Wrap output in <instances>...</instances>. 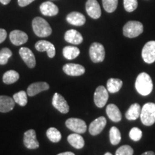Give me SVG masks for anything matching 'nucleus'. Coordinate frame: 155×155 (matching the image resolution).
I'll return each instance as SVG.
<instances>
[{
  "instance_id": "obj_1",
  "label": "nucleus",
  "mask_w": 155,
  "mask_h": 155,
  "mask_svg": "<svg viewBox=\"0 0 155 155\" xmlns=\"http://www.w3.org/2000/svg\"><path fill=\"white\" fill-rule=\"evenodd\" d=\"M137 92L142 96H147L152 91L153 83L150 75L147 73H141L138 75L135 83Z\"/></svg>"
},
{
  "instance_id": "obj_2",
  "label": "nucleus",
  "mask_w": 155,
  "mask_h": 155,
  "mask_svg": "<svg viewBox=\"0 0 155 155\" xmlns=\"http://www.w3.org/2000/svg\"><path fill=\"white\" fill-rule=\"evenodd\" d=\"M32 29L35 34L40 38H46L52 34V28L45 19L37 17L32 20Z\"/></svg>"
},
{
  "instance_id": "obj_3",
  "label": "nucleus",
  "mask_w": 155,
  "mask_h": 155,
  "mask_svg": "<svg viewBox=\"0 0 155 155\" xmlns=\"http://www.w3.org/2000/svg\"><path fill=\"white\" fill-rule=\"evenodd\" d=\"M140 118L142 124L147 127L155 123V104L147 103L141 110Z\"/></svg>"
},
{
  "instance_id": "obj_4",
  "label": "nucleus",
  "mask_w": 155,
  "mask_h": 155,
  "mask_svg": "<svg viewBox=\"0 0 155 155\" xmlns=\"http://www.w3.org/2000/svg\"><path fill=\"white\" fill-rule=\"evenodd\" d=\"M144 27L138 21H129L124 25L123 28L124 35L127 38H134L139 36L143 32Z\"/></svg>"
},
{
  "instance_id": "obj_5",
  "label": "nucleus",
  "mask_w": 155,
  "mask_h": 155,
  "mask_svg": "<svg viewBox=\"0 0 155 155\" xmlns=\"http://www.w3.org/2000/svg\"><path fill=\"white\" fill-rule=\"evenodd\" d=\"M89 55L94 63H101L105 58V49L103 45L98 42H94L89 49Z\"/></svg>"
},
{
  "instance_id": "obj_6",
  "label": "nucleus",
  "mask_w": 155,
  "mask_h": 155,
  "mask_svg": "<svg viewBox=\"0 0 155 155\" xmlns=\"http://www.w3.org/2000/svg\"><path fill=\"white\" fill-rule=\"evenodd\" d=\"M65 126L70 130L77 134H83L86 131L87 126L83 120L77 118H70L65 121Z\"/></svg>"
},
{
  "instance_id": "obj_7",
  "label": "nucleus",
  "mask_w": 155,
  "mask_h": 155,
  "mask_svg": "<svg viewBox=\"0 0 155 155\" xmlns=\"http://www.w3.org/2000/svg\"><path fill=\"white\" fill-rule=\"evenodd\" d=\"M141 55L145 63L151 64L155 62V41L152 40L145 44Z\"/></svg>"
},
{
  "instance_id": "obj_8",
  "label": "nucleus",
  "mask_w": 155,
  "mask_h": 155,
  "mask_svg": "<svg viewBox=\"0 0 155 155\" xmlns=\"http://www.w3.org/2000/svg\"><path fill=\"white\" fill-rule=\"evenodd\" d=\"M108 98L107 89L103 86L97 87L94 93V103L98 108H102L106 105Z\"/></svg>"
},
{
  "instance_id": "obj_9",
  "label": "nucleus",
  "mask_w": 155,
  "mask_h": 155,
  "mask_svg": "<svg viewBox=\"0 0 155 155\" xmlns=\"http://www.w3.org/2000/svg\"><path fill=\"white\" fill-rule=\"evenodd\" d=\"M23 142L25 146L29 150H35L40 146L38 141L37 140L36 132L34 129H30L25 131Z\"/></svg>"
},
{
  "instance_id": "obj_10",
  "label": "nucleus",
  "mask_w": 155,
  "mask_h": 155,
  "mask_svg": "<svg viewBox=\"0 0 155 155\" xmlns=\"http://www.w3.org/2000/svg\"><path fill=\"white\" fill-rule=\"evenodd\" d=\"M52 104L58 111L62 114H67L69 111V105L63 96L55 93L53 97Z\"/></svg>"
},
{
  "instance_id": "obj_11",
  "label": "nucleus",
  "mask_w": 155,
  "mask_h": 155,
  "mask_svg": "<svg viewBox=\"0 0 155 155\" xmlns=\"http://www.w3.org/2000/svg\"><path fill=\"white\" fill-rule=\"evenodd\" d=\"M19 53L23 61L26 63V65L30 68H33L35 67L36 60L32 50L29 49L28 48L23 47L19 49Z\"/></svg>"
},
{
  "instance_id": "obj_12",
  "label": "nucleus",
  "mask_w": 155,
  "mask_h": 155,
  "mask_svg": "<svg viewBox=\"0 0 155 155\" xmlns=\"http://www.w3.org/2000/svg\"><path fill=\"white\" fill-rule=\"evenodd\" d=\"M88 15L93 19H98L101 15V9L97 0H88L86 4Z\"/></svg>"
},
{
  "instance_id": "obj_13",
  "label": "nucleus",
  "mask_w": 155,
  "mask_h": 155,
  "mask_svg": "<svg viewBox=\"0 0 155 155\" xmlns=\"http://www.w3.org/2000/svg\"><path fill=\"white\" fill-rule=\"evenodd\" d=\"M35 49L39 52L46 51L48 57L53 58L55 55V48L53 43L46 40H40L35 43Z\"/></svg>"
},
{
  "instance_id": "obj_14",
  "label": "nucleus",
  "mask_w": 155,
  "mask_h": 155,
  "mask_svg": "<svg viewBox=\"0 0 155 155\" xmlns=\"http://www.w3.org/2000/svg\"><path fill=\"white\" fill-rule=\"evenodd\" d=\"M64 73L71 76H80L84 74L85 68L83 65L75 63H67L63 67Z\"/></svg>"
},
{
  "instance_id": "obj_15",
  "label": "nucleus",
  "mask_w": 155,
  "mask_h": 155,
  "mask_svg": "<svg viewBox=\"0 0 155 155\" xmlns=\"http://www.w3.org/2000/svg\"><path fill=\"white\" fill-rule=\"evenodd\" d=\"M106 125V119L104 116H100L91 123L89 126V132L93 136L99 134L104 130Z\"/></svg>"
},
{
  "instance_id": "obj_16",
  "label": "nucleus",
  "mask_w": 155,
  "mask_h": 155,
  "mask_svg": "<svg viewBox=\"0 0 155 155\" xmlns=\"http://www.w3.org/2000/svg\"><path fill=\"white\" fill-rule=\"evenodd\" d=\"M9 39L12 43L16 46L22 45L26 43L28 40V35L21 30H15L12 31L9 34Z\"/></svg>"
},
{
  "instance_id": "obj_17",
  "label": "nucleus",
  "mask_w": 155,
  "mask_h": 155,
  "mask_svg": "<svg viewBox=\"0 0 155 155\" xmlns=\"http://www.w3.org/2000/svg\"><path fill=\"white\" fill-rule=\"evenodd\" d=\"M50 86L46 82H37L32 83L28 86L27 90V94L29 96H34L40 92L45 91L49 89Z\"/></svg>"
},
{
  "instance_id": "obj_18",
  "label": "nucleus",
  "mask_w": 155,
  "mask_h": 155,
  "mask_svg": "<svg viewBox=\"0 0 155 155\" xmlns=\"http://www.w3.org/2000/svg\"><path fill=\"white\" fill-rule=\"evenodd\" d=\"M40 9L41 13L45 16H55L58 14V7L51 2H45L40 5Z\"/></svg>"
},
{
  "instance_id": "obj_19",
  "label": "nucleus",
  "mask_w": 155,
  "mask_h": 155,
  "mask_svg": "<svg viewBox=\"0 0 155 155\" xmlns=\"http://www.w3.org/2000/svg\"><path fill=\"white\" fill-rule=\"evenodd\" d=\"M65 40L73 45H79L82 43L83 38L81 34L75 30H68L64 36Z\"/></svg>"
},
{
  "instance_id": "obj_20",
  "label": "nucleus",
  "mask_w": 155,
  "mask_h": 155,
  "mask_svg": "<svg viewBox=\"0 0 155 155\" xmlns=\"http://www.w3.org/2000/svg\"><path fill=\"white\" fill-rule=\"evenodd\" d=\"M68 22L75 26H82L86 22V17L84 15L78 12H73L66 17Z\"/></svg>"
},
{
  "instance_id": "obj_21",
  "label": "nucleus",
  "mask_w": 155,
  "mask_h": 155,
  "mask_svg": "<svg viewBox=\"0 0 155 155\" xmlns=\"http://www.w3.org/2000/svg\"><path fill=\"white\" fill-rule=\"evenodd\" d=\"M15 102L13 98L7 96H0V112L7 113L15 107Z\"/></svg>"
},
{
  "instance_id": "obj_22",
  "label": "nucleus",
  "mask_w": 155,
  "mask_h": 155,
  "mask_svg": "<svg viewBox=\"0 0 155 155\" xmlns=\"http://www.w3.org/2000/svg\"><path fill=\"white\" fill-rule=\"evenodd\" d=\"M106 114L110 119L113 122H119L121 120V114L120 112L119 108L115 104H111L106 107Z\"/></svg>"
},
{
  "instance_id": "obj_23",
  "label": "nucleus",
  "mask_w": 155,
  "mask_h": 155,
  "mask_svg": "<svg viewBox=\"0 0 155 155\" xmlns=\"http://www.w3.org/2000/svg\"><path fill=\"white\" fill-rule=\"evenodd\" d=\"M68 141L71 146L77 149V150H80L82 149L85 145V141L83 139L82 136H81L78 134H70L68 137Z\"/></svg>"
},
{
  "instance_id": "obj_24",
  "label": "nucleus",
  "mask_w": 155,
  "mask_h": 155,
  "mask_svg": "<svg viewBox=\"0 0 155 155\" xmlns=\"http://www.w3.org/2000/svg\"><path fill=\"white\" fill-rule=\"evenodd\" d=\"M141 107L139 104H133L129 108L128 111L126 113V118L129 121H134L140 117L141 114Z\"/></svg>"
},
{
  "instance_id": "obj_25",
  "label": "nucleus",
  "mask_w": 155,
  "mask_h": 155,
  "mask_svg": "<svg viewBox=\"0 0 155 155\" xmlns=\"http://www.w3.org/2000/svg\"><path fill=\"white\" fill-rule=\"evenodd\" d=\"M123 82L118 78H110L107 82V91L111 94L119 92L122 87Z\"/></svg>"
},
{
  "instance_id": "obj_26",
  "label": "nucleus",
  "mask_w": 155,
  "mask_h": 155,
  "mask_svg": "<svg viewBox=\"0 0 155 155\" xmlns=\"http://www.w3.org/2000/svg\"><path fill=\"white\" fill-rule=\"evenodd\" d=\"M80 54V50L75 46H66L63 48V55L68 60H73L76 58Z\"/></svg>"
},
{
  "instance_id": "obj_27",
  "label": "nucleus",
  "mask_w": 155,
  "mask_h": 155,
  "mask_svg": "<svg viewBox=\"0 0 155 155\" xmlns=\"http://www.w3.org/2000/svg\"><path fill=\"white\" fill-rule=\"evenodd\" d=\"M19 75L17 71L10 70V71H7L3 75V82L5 84H12L17 82L19 80Z\"/></svg>"
},
{
  "instance_id": "obj_28",
  "label": "nucleus",
  "mask_w": 155,
  "mask_h": 155,
  "mask_svg": "<svg viewBox=\"0 0 155 155\" xmlns=\"http://www.w3.org/2000/svg\"><path fill=\"white\" fill-rule=\"evenodd\" d=\"M110 142L112 145H117L121 140V132L117 127H113L109 131Z\"/></svg>"
},
{
  "instance_id": "obj_29",
  "label": "nucleus",
  "mask_w": 155,
  "mask_h": 155,
  "mask_svg": "<svg viewBox=\"0 0 155 155\" xmlns=\"http://www.w3.org/2000/svg\"><path fill=\"white\" fill-rule=\"evenodd\" d=\"M46 135H47L48 139L54 143H57L60 141L62 138L61 132L55 127L49 128L46 132Z\"/></svg>"
},
{
  "instance_id": "obj_30",
  "label": "nucleus",
  "mask_w": 155,
  "mask_h": 155,
  "mask_svg": "<svg viewBox=\"0 0 155 155\" xmlns=\"http://www.w3.org/2000/svg\"><path fill=\"white\" fill-rule=\"evenodd\" d=\"M13 99L19 106H25L28 104V94L24 91H21L14 94Z\"/></svg>"
},
{
  "instance_id": "obj_31",
  "label": "nucleus",
  "mask_w": 155,
  "mask_h": 155,
  "mask_svg": "<svg viewBox=\"0 0 155 155\" xmlns=\"http://www.w3.org/2000/svg\"><path fill=\"white\" fill-rule=\"evenodd\" d=\"M103 6L105 10L108 13H111L117 8L118 0H102Z\"/></svg>"
},
{
  "instance_id": "obj_32",
  "label": "nucleus",
  "mask_w": 155,
  "mask_h": 155,
  "mask_svg": "<svg viewBox=\"0 0 155 155\" xmlns=\"http://www.w3.org/2000/svg\"><path fill=\"white\" fill-rule=\"evenodd\" d=\"M12 55V53L9 48H5L0 50V65H6Z\"/></svg>"
},
{
  "instance_id": "obj_33",
  "label": "nucleus",
  "mask_w": 155,
  "mask_h": 155,
  "mask_svg": "<svg viewBox=\"0 0 155 155\" xmlns=\"http://www.w3.org/2000/svg\"><path fill=\"white\" fill-rule=\"evenodd\" d=\"M138 2L137 0H124V7L125 10L129 12L134 11L137 8Z\"/></svg>"
},
{
  "instance_id": "obj_34",
  "label": "nucleus",
  "mask_w": 155,
  "mask_h": 155,
  "mask_svg": "<svg viewBox=\"0 0 155 155\" xmlns=\"http://www.w3.org/2000/svg\"><path fill=\"white\" fill-rule=\"evenodd\" d=\"M129 137L134 141H138L142 137V131L137 127H134L129 131Z\"/></svg>"
},
{
  "instance_id": "obj_35",
  "label": "nucleus",
  "mask_w": 155,
  "mask_h": 155,
  "mask_svg": "<svg viewBox=\"0 0 155 155\" xmlns=\"http://www.w3.org/2000/svg\"><path fill=\"white\" fill-rule=\"evenodd\" d=\"M134 150L129 145H123L116 152V155H133Z\"/></svg>"
},
{
  "instance_id": "obj_36",
  "label": "nucleus",
  "mask_w": 155,
  "mask_h": 155,
  "mask_svg": "<svg viewBox=\"0 0 155 155\" xmlns=\"http://www.w3.org/2000/svg\"><path fill=\"white\" fill-rule=\"evenodd\" d=\"M35 0H18V5L20 7H26L32 2H33Z\"/></svg>"
},
{
  "instance_id": "obj_37",
  "label": "nucleus",
  "mask_w": 155,
  "mask_h": 155,
  "mask_svg": "<svg viewBox=\"0 0 155 155\" xmlns=\"http://www.w3.org/2000/svg\"><path fill=\"white\" fill-rule=\"evenodd\" d=\"M7 32H6L5 30L4 29L0 28V43L3 42L7 38Z\"/></svg>"
},
{
  "instance_id": "obj_38",
  "label": "nucleus",
  "mask_w": 155,
  "mask_h": 155,
  "mask_svg": "<svg viewBox=\"0 0 155 155\" xmlns=\"http://www.w3.org/2000/svg\"><path fill=\"white\" fill-rule=\"evenodd\" d=\"M58 155H75L74 153L71 152H63V153H60Z\"/></svg>"
},
{
  "instance_id": "obj_39",
  "label": "nucleus",
  "mask_w": 155,
  "mask_h": 155,
  "mask_svg": "<svg viewBox=\"0 0 155 155\" xmlns=\"http://www.w3.org/2000/svg\"><path fill=\"white\" fill-rule=\"evenodd\" d=\"M141 155H155V154L154 152H152V151H148V152L143 153Z\"/></svg>"
},
{
  "instance_id": "obj_40",
  "label": "nucleus",
  "mask_w": 155,
  "mask_h": 155,
  "mask_svg": "<svg viewBox=\"0 0 155 155\" xmlns=\"http://www.w3.org/2000/svg\"><path fill=\"white\" fill-rule=\"evenodd\" d=\"M11 0H0V2H1L2 5H8V4L10 2Z\"/></svg>"
},
{
  "instance_id": "obj_41",
  "label": "nucleus",
  "mask_w": 155,
  "mask_h": 155,
  "mask_svg": "<svg viewBox=\"0 0 155 155\" xmlns=\"http://www.w3.org/2000/svg\"><path fill=\"white\" fill-rule=\"evenodd\" d=\"M104 155H113V154H112L111 153H110V152H106Z\"/></svg>"
}]
</instances>
